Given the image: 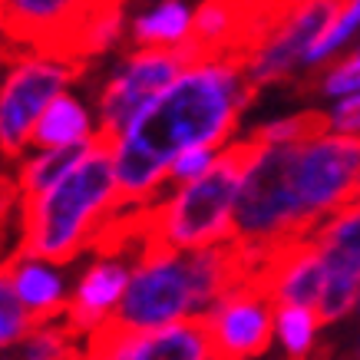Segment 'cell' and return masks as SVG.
Returning <instances> with one entry per match:
<instances>
[{
    "mask_svg": "<svg viewBox=\"0 0 360 360\" xmlns=\"http://www.w3.org/2000/svg\"><path fill=\"white\" fill-rule=\"evenodd\" d=\"M354 202H360V172H357V182H354Z\"/></svg>",
    "mask_w": 360,
    "mask_h": 360,
    "instance_id": "cell-30",
    "label": "cell"
},
{
    "mask_svg": "<svg viewBox=\"0 0 360 360\" xmlns=\"http://www.w3.org/2000/svg\"><path fill=\"white\" fill-rule=\"evenodd\" d=\"M103 139L96 110H89V103L79 93L66 89L46 106L33 129V146L40 149H66V146H89Z\"/></svg>",
    "mask_w": 360,
    "mask_h": 360,
    "instance_id": "cell-17",
    "label": "cell"
},
{
    "mask_svg": "<svg viewBox=\"0 0 360 360\" xmlns=\"http://www.w3.org/2000/svg\"><path fill=\"white\" fill-rule=\"evenodd\" d=\"M255 274L262 278L268 288V295L274 297V304H301V307H317L324 284H328V271L321 262L314 238H295L274 248L268 258L258 262Z\"/></svg>",
    "mask_w": 360,
    "mask_h": 360,
    "instance_id": "cell-13",
    "label": "cell"
},
{
    "mask_svg": "<svg viewBox=\"0 0 360 360\" xmlns=\"http://www.w3.org/2000/svg\"><path fill=\"white\" fill-rule=\"evenodd\" d=\"M357 360H360V347H357Z\"/></svg>",
    "mask_w": 360,
    "mask_h": 360,
    "instance_id": "cell-33",
    "label": "cell"
},
{
    "mask_svg": "<svg viewBox=\"0 0 360 360\" xmlns=\"http://www.w3.org/2000/svg\"><path fill=\"white\" fill-rule=\"evenodd\" d=\"M241 165H245V139H235L221 149V159L212 172L186 186H169L153 205L129 212L132 225L146 235V241L182 251L235 241Z\"/></svg>",
    "mask_w": 360,
    "mask_h": 360,
    "instance_id": "cell-4",
    "label": "cell"
},
{
    "mask_svg": "<svg viewBox=\"0 0 360 360\" xmlns=\"http://www.w3.org/2000/svg\"><path fill=\"white\" fill-rule=\"evenodd\" d=\"M93 340L112 360H219L202 317H186L149 330L106 328Z\"/></svg>",
    "mask_w": 360,
    "mask_h": 360,
    "instance_id": "cell-12",
    "label": "cell"
},
{
    "mask_svg": "<svg viewBox=\"0 0 360 360\" xmlns=\"http://www.w3.org/2000/svg\"><path fill=\"white\" fill-rule=\"evenodd\" d=\"M37 324V317L30 314V307L23 304V297L17 295L11 278V268L0 264V354H11L27 330Z\"/></svg>",
    "mask_w": 360,
    "mask_h": 360,
    "instance_id": "cell-23",
    "label": "cell"
},
{
    "mask_svg": "<svg viewBox=\"0 0 360 360\" xmlns=\"http://www.w3.org/2000/svg\"><path fill=\"white\" fill-rule=\"evenodd\" d=\"M96 142H89V146H66V149H40V146H30L20 159H13V162H17V192H20V202L23 198L40 195L46 188H53L60 179H66V175L83 162V155H86Z\"/></svg>",
    "mask_w": 360,
    "mask_h": 360,
    "instance_id": "cell-20",
    "label": "cell"
},
{
    "mask_svg": "<svg viewBox=\"0 0 360 360\" xmlns=\"http://www.w3.org/2000/svg\"><path fill=\"white\" fill-rule=\"evenodd\" d=\"M0 11H4V0H0Z\"/></svg>",
    "mask_w": 360,
    "mask_h": 360,
    "instance_id": "cell-32",
    "label": "cell"
},
{
    "mask_svg": "<svg viewBox=\"0 0 360 360\" xmlns=\"http://www.w3.org/2000/svg\"><path fill=\"white\" fill-rule=\"evenodd\" d=\"M0 357H4V354H0Z\"/></svg>",
    "mask_w": 360,
    "mask_h": 360,
    "instance_id": "cell-34",
    "label": "cell"
},
{
    "mask_svg": "<svg viewBox=\"0 0 360 360\" xmlns=\"http://www.w3.org/2000/svg\"><path fill=\"white\" fill-rule=\"evenodd\" d=\"M219 159H221V149H215V146H192V149H182V153L172 159V165H169V186L195 182V179H202L205 172H212Z\"/></svg>",
    "mask_w": 360,
    "mask_h": 360,
    "instance_id": "cell-26",
    "label": "cell"
},
{
    "mask_svg": "<svg viewBox=\"0 0 360 360\" xmlns=\"http://www.w3.org/2000/svg\"><path fill=\"white\" fill-rule=\"evenodd\" d=\"M274 297L262 278L251 271L235 281L225 295L208 307L202 321L208 328L212 347L219 360H251L262 357L274 340Z\"/></svg>",
    "mask_w": 360,
    "mask_h": 360,
    "instance_id": "cell-10",
    "label": "cell"
},
{
    "mask_svg": "<svg viewBox=\"0 0 360 360\" xmlns=\"http://www.w3.org/2000/svg\"><path fill=\"white\" fill-rule=\"evenodd\" d=\"M360 30V0H344V7L338 11V17L330 20V27L321 33V40L311 46L304 66H328L340 56V50L357 37Z\"/></svg>",
    "mask_w": 360,
    "mask_h": 360,
    "instance_id": "cell-24",
    "label": "cell"
},
{
    "mask_svg": "<svg viewBox=\"0 0 360 360\" xmlns=\"http://www.w3.org/2000/svg\"><path fill=\"white\" fill-rule=\"evenodd\" d=\"M324 126H330L328 112H295V116H278V120L262 122L251 132V139L264 142V146H291V142H301L321 132Z\"/></svg>",
    "mask_w": 360,
    "mask_h": 360,
    "instance_id": "cell-25",
    "label": "cell"
},
{
    "mask_svg": "<svg viewBox=\"0 0 360 360\" xmlns=\"http://www.w3.org/2000/svg\"><path fill=\"white\" fill-rule=\"evenodd\" d=\"M11 278L17 295L23 297V304L30 307V314L37 321H56L66 317L70 297H73V284L66 274L63 262L44 258V255H30V251H17L11 262Z\"/></svg>",
    "mask_w": 360,
    "mask_h": 360,
    "instance_id": "cell-16",
    "label": "cell"
},
{
    "mask_svg": "<svg viewBox=\"0 0 360 360\" xmlns=\"http://www.w3.org/2000/svg\"><path fill=\"white\" fill-rule=\"evenodd\" d=\"M251 271L255 268L248 255L235 241L192 251L146 241L132 262L112 328L149 330L186 317H202L231 284Z\"/></svg>",
    "mask_w": 360,
    "mask_h": 360,
    "instance_id": "cell-2",
    "label": "cell"
},
{
    "mask_svg": "<svg viewBox=\"0 0 360 360\" xmlns=\"http://www.w3.org/2000/svg\"><path fill=\"white\" fill-rule=\"evenodd\" d=\"M360 172V136L324 126L301 142H291L288 175L311 229L354 202Z\"/></svg>",
    "mask_w": 360,
    "mask_h": 360,
    "instance_id": "cell-7",
    "label": "cell"
},
{
    "mask_svg": "<svg viewBox=\"0 0 360 360\" xmlns=\"http://www.w3.org/2000/svg\"><path fill=\"white\" fill-rule=\"evenodd\" d=\"M255 89L241 56H188L182 73L126 129L106 139L126 208L142 212L162 195L169 188V165L182 149L231 146Z\"/></svg>",
    "mask_w": 360,
    "mask_h": 360,
    "instance_id": "cell-1",
    "label": "cell"
},
{
    "mask_svg": "<svg viewBox=\"0 0 360 360\" xmlns=\"http://www.w3.org/2000/svg\"><path fill=\"white\" fill-rule=\"evenodd\" d=\"M291 146H264L245 139L238 208H235V245L248 255L251 268H258L274 248L311 235L304 212L288 175Z\"/></svg>",
    "mask_w": 360,
    "mask_h": 360,
    "instance_id": "cell-5",
    "label": "cell"
},
{
    "mask_svg": "<svg viewBox=\"0 0 360 360\" xmlns=\"http://www.w3.org/2000/svg\"><path fill=\"white\" fill-rule=\"evenodd\" d=\"M357 311H360V297H357Z\"/></svg>",
    "mask_w": 360,
    "mask_h": 360,
    "instance_id": "cell-31",
    "label": "cell"
},
{
    "mask_svg": "<svg viewBox=\"0 0 360 360\" xmlns=\"http://www.w3.org/2000/svg\"><path fill=\"white\" fill-rule=\"evenodd\" d=\"M86 7L89 0H4L0 33L20 46L63 50L73 23Z\"/></svg>",
    "mask_w": 360,
    "mask_h": 360,
    "instance_id": "cell-15",
    "label": "cell"
},
{
    "mask_svg": "<svg viewBox=\"0 0 360 360\" xmlns=\"http://www.w3.org/2000/svg\"><path fill=\"white\" fill-rule=\"evenodd\" d=\"M132 235L129 219H122V225L116 229L110 241H103L99 251L79 268L77 281H73V297L66 307V321L70 328L77 330L79 338L93 340L96 334H103L106 328H112V317L122 304L126 284H129V271L142 241L136 251L126 248V241Z\"/></svg>",
    "mask_w": 360,
    "mask_h": 360,
    "instance_id": "cell-9",
    "label": "cell"
},
{
    "mask_svg": "<svg viewBox=\"0 0 360 360\" xmlns=\"http://www.w3.org/2000/svg\"><path fill=\"white\" fill-rule=\"evenodd\" d=\"M77 56L56 46H23L0 77V153L20 159L46 106L77 79Z\"/></svg>",
    "mask_w": 360,
    "mask_h": 360,
    "instance_id": "cell-6",
    "label": "cell"
},
{
    "mask_svg": "<svg viewBox=\"0 0 360 360\" xmlns=\"http://www.w3.org/2000/svg\"><path fill=\"white\" fill-rule=\"evenodd\" d=\"M77 360H112V357H110V354H106L103 347H99L96 340H86V347L79 350V357H77Z\"/></svg>",
    "mask_w": 360,
    "mask_h": 360,
    "instance_id": "cell-29",
    "label": "cell"
},
{
    "mask_svg": "<svg viewBox=\"0 0 360 360\" xmlns=\"http://www.w3.org/2000/svg\"><path fill=\"white\" fill-rule=\"evenodd\" d=\"M357 89H360V46L354 53L328 63L324 77H321V93L330 99L350 96V93H357Z\"/></svg>",
    "mask_w": 360,
    "mask_h": 360,
    "instance_id": "cell-27",
    "label": "cell"
},
{
    "mask_svg": "<svg viewBox=\"0 0 360 360\" xmlns=\"http://www.w3.org/2000/svg\"><path fill=\"white\" fill-rule=\"evenodd\" d=\"M126 215L110 142L99 139L66 179L20 202V251L70 264L110 241Z\"/></svg>",
    "mask_w": 360,
    "mask_h": 360,
    "instance_id": "cell-3",
    "label": "cell"
},
{
    "mask_svg": "<svg viewBox=\"0 0 360 360\" xmlns=\"http://www.w3.org/2000/svg\"><path fill=\"white\" fill-rule=\"evenodd\" d=\"M188 50H159V46H132L112 73L103 79V89L96 93V116L103 139L122 132L136 116H139L169 83H172L182 66L188 63Z\"/></svg>",
    "mask_w": 360,
    "mask_h": 360,
    "instance_id": "cell-8",
    "label": "cell"
},
{
    "mask_svg": "<svg viewBox=\"0 0 360 360\" xmlns=\"http://www.w3.org/2000/svg\"><path fill=\"white\" fill-rule=\"evenodd\" d=\"M268 20V0H202L195 7L192 50L241 56Z\"/></svg>",
    "mask_w": 360,
    "mask_h": 360,
    "instance_id": "cell-14",
    "label": "cell"
},
{
    "mask_svg": "<svg viewBox=\"0 0 360 360\" xmlns=\"http://www.w3.org/2000/svg\"><path fill=\"white\" fill-rule=\"evenodd\" d=\"M321 262L328 271V284L317 304V314L324 324L340 321L344 314L357 311L360 297V202L338 208L311 231Z\"/></svg>",
    "mask_w": 360,
    "mask_h": 360,
    "instance_id": "cell-11",
    "label": "cell"
},
{
    "mask_svg": "<svg viewBox=\"0 0 360 360\" xmlns=\"http://www.w3.org/2000/svg\"><path fill=\"white\" fill-rule=\"evenodd\" d=\"M324 321L317 314V307L301 304H278L274 311V340L284 347L291 360H307L317 344V328Z\"/></svg>",
    "mask_w": 360,
    "mask_h": 360,
    "instance_id": "cell-22",
    "label": "cell"
},
{
    "mask_svg": "<svg viewBox=\"0 0 360 360\" xmlns=\"http://www.w3.org/2000/svg\"><path fill=\"white\" fill-rule=\"evenodd\" d=\"M86 347V338H79L70 328L66 317L56 321H37L27 338L7 354L11 360H77L79 350Z\"/></svg>",
    "mask_w": 360,
    "mask_h": 360,
    "instance_id": "cell-21",
    "label": "cell"
},
{
    "mask_svg": "<svg viewBox=\"0 0 360 360\" xmlns=\"http://www.w3.org/2000/svg\"><path fill=\"white\" fill-rule=\"evenodd\" d=\"M126 0H89V7L79 13L73 30L66 37L63 50L77 60L89 56H103L120 46L122 37H129V23H126Z\"/></svg>",
    "mask_w": 360,
    "mask_h": 360,
    "instance_id": "cell-19",
    "label": "cell"
},
{
    "mask_svg": "<svg viewBox=\"0 0 360 360\" xmlns=\"http://www.w3.org/2000/svg\"><path fill=\"white\" fill-rule=\"evenodd\" d=\"M328 120L334 129L360 136V89L350 93V96H340L338 103H334V110L328 112Z\"/></svg>",
    "mask_w": 360,
    "mask_h": 360,
    "instance_id": "cell-28",
    "label": "cell"
},
{
    "mask_svg": "<svg viewBox=\"0 0 360 360\" xmlns=\"http://www.w3.org/2000/svg\"><path fill=\"white\" fill-rule=\"evenodd\" d=\"M192 30H195V7L188 0H155L129 20V44L188 50Z\"/></svg>",
    "mask_w": 360,
    "mask_h": 360,
    "instance_id": "cell-18",
    "label": "cell"
}]
</instances>
